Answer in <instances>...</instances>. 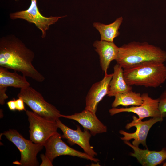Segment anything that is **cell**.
Wrapping results in <instances>:
<instances>
[{"mask_svg": "<svg viewBox=\"0 0 166 166\" xmlns=\"http://www.w3.org/2000/svg\"><path fill=\"white\" fill-rule=\"evenodd\" d=\"M33 51L27 48L19 39L12 34L0 39V66L22 73L38 82L45 77L34 66Z\"/></svg>", "mask_w": 166, "mask_h": 166, "instance_id": "6da1fadb", "label": "cell"}, {"mask_svg": "<svg viewBox=\"0 0 166 166\" xmlns=\"http://www.w3.org/2000/svg\"><path fill=\"white\" fill-rule=\"evenodd\" d=\"M116 61L123 69L148 61L164 63L166 61V52L146 42H133L119 48Z\"/></svg>", "mask_w": 166, "mask_h": 166, "instance_id": "7a4b0ae2", "label": "cell"}, {"mask_svg": "<svg viewBox=\"0 0 166 166\" xmlns=\"http://www.w3.org/2000/svg\"><path fill=\"white\" fill-rule=\"evenodd\" d=\"M127 83L132 86L157 87L166 81V66L155 61L144 62L123 69Z\"/></svg>", "mask_w": 166, "mask_h": 166, "instance_id": "3957f363", "label": "cell"}, {"mask_svg": "<svg viewBox=\"0 0 166 166\" xmlns=\"http://www.w3.org/2000/svg\"><path fill=\"white\" fill-rule=\"evenodd\" d=\"M4 135L13 143L19 150L21 154L20 161L13 163L21 166H37L39 165L37 156L44 146L35 143L30 140L24 138L16 130L10 129L1 134Z\"/></svg>", "mask_w": 166, "mask_h": 166, "instance_id": "277c9868", "label": "cell"}, {"mask_svg": "<svg viewBox=\"0 0 166 166\" xmlns=\"http://www.w3.org/2000/svg\"><path fill=\"white\" fill-rule=\"evenodd\" d=\"M17 97L22 98L32 111L49 120L56 121L61 117L60 111L47 102L42 95L30 86L21 88Z\"/></svg>", "mask_w": 166, "mask_h": 166, "instance_id": "5b68a950", "label": "cell"}, {"mask_svg": "<svg viewBox=\"0 0 166 166\" xmlns=\"http://www.w3.org/2000/svg\"><path fill=\"white\" fill-rule=\"evenodd\" d=\"M26 113L30 124V140L44 146L50 137L57 132L56 121L45 118L32 111L27 110Z\"/></svg>", "mask_w": 166, "mask_h": 166, "instance_id": "8992f818", "label": "cell"}, {"mask_svg": "<svg viewBox=\"0 0 166 166\" xmlns=\"http://www.w3.org/2000/svg\"><path fill=\"white\" fill-rule=\"evenodd\" d=\"M29 7L26 10L11 13L10 17L11 19H18L25 20L30 23L34 24L41 31L42 37L46 36V31L50 25L54 24L59 19L66 16H50L45 17L40 13L37 5V0H31Z\"/></svg>", "mask_w": 166, "mask_h": 166, "instance_id": "52a82bcc", "label": "cell"}, {"mask_svg": "<svg viewBox=\"0 0 166 166\" xmlns=\"http://www.w3.org/2000/svg\"><path fill=\"white\" fill-rule=\"evenodd\" d=\"M61 135L57 132L50 137L44 144L45 149V155L53 163L57 156L69 155L84 158L97 162L99 160L89 156L85 153L76 150L69 146L61 139Z\"/></svg>", "mask_w": 166, "mask_h": 166, "instance_id": "ba28073f", "label": "cell"}, {"mask_svg": "<svg viewBox=\"0 0 166 166\" xmlns=\"http://www.w3.org/2000/svg\"><path fill=\"white\" fill-rule=\"evenodd\" d=\"M143 102L139 106L126 108H112L109 110L111 116L122 112H131L138 116V119L142 120L148 117H160L166 116V113H162L159 108V98L154 99L149 96L147 93L141 94Z\"/></svg>", "mask_w": 166, "mask_h": 166, "instance_id": "9c48e42d", "label": "cell"}, {"mask_svg": "<svg viewBox=\"0 0 166 166\" xmlns=\"http://www.w3.org/2000/svg\"><path fill=\"white\" fill-rule=\"evenodd\" d=\"M132 118L133 120L131 122L127 124L125 128L129 129L132 127H135L136 128L135 132L133 133H129L123 130H120L119 132L120 134L123 136L120 138L124 141H128L133 139L132 145L139 147V144H141L147 148L146 139L150 129L154 124L158 122L162 121L163 118L154 117L144 121L138 120V118L135 116L132 117Z\"/></svg>", "mask_w": 166, "mask_h": 166, "instance_id": "30bf717a", "label": "cell"}, {"mask_svg": "<svg viewBox=\"0 0 166 166\" xmlns=\"http://www.w3.org/2000/svg\"><path fill=\"white\" fill-rule=\"evenodd\" d=\"M56 122L58 128L63 132L62 138L67 139V142L71 145L77 144L89 156L94 157L97 155L90 145L89 140L92 135L89 130L84 129L82 131L78 125L77 126L76 130L72 129L63 124L59 119Z\"/></svg>", "mask_w": 166, "mask_h": 166, "instance_id": "8fae6325", "label": "cell"}, {"mask_svg": "<svg viewBox=\"0 0 166 166\" xmlns=\"http://www.w3.org/2000/svg\"><path fill=\"white\" fill-rule=\"evenodd\" d=\"M113 73H105L102 79L93 84L90 89L85 98V109L96 113L99 103L109 91V85Z\"/></svg>", "mask_w": 166, "mask_h": 166, "instance_id": "7c38bea8", "label": "cell"}, {"mask_svg": "<svg viewBox=\"0 0 166 166\" xmlns=\"http://www.w3.org/2000/svg\"><path fill=\"white\" fill-rule=\"evenodd\" d=\"M61 117L77 121L93 136L107 131V127L99 120L96 113L88 109H85L80 113L70 115L61 114Z\"/></svg>", "mask_w": 166, "mask_h": 166, "instance_id": "4fadbf2b", "label": "cell"}, {"mask_svg": "<svg viewBox=\"0 0 166 166\" xmlns=\"http://www.w3.org/2000/svg\"><path fill=\"white\" fill-rule=\"evenodd\" d=\"M127 145L131 147L133 152L130 155L136 158L139 162L144 166H155L161 164L166 159V149L163 148L160 151H150L148 148L142 149L135 146L128 141H124Z\"/></svg>", "mask_w": 166, "mask_h": 166, "instance_id": "5bb4252c", "label": "cell"}, {"mask_svg": "<svg viewBox=\"0 0 166 166\" xmlns=\"http://www.w3.org/2000/svg\"><path fill=\"white\" fill-rule=\"evenodd\" d=\"M95 50L99 56L101 69L105 73H107L111 62L117 59L119 51L118 47L113 42L96 41L93 44Z\"/></svg>", "mask_w": 166, "mask_h": 166, "instance_id": "9a60e30c", "label": "cell"}, {"mask_svg": "<svg viewBox=\"0 0 166 166\" xmlns=\"http://www.w3.org/2000/svg\"><path fill=\"white\" fill-rule=\"evenodd\" d=\"M16 72H11L7 68L0 66V89H7L8 87L21 89L30 86L26 77Z\"/></svg>", "mask_w": 166, "mask_h": 166, "instance_id": "2e32d148", "label": "cell"}, {"mask_svg": "<svg viewBox=\"0 0 166 166\" xmlns=\"http://www.w3.org/2000/svg\"><path fill=\"white\" fill-rule=\"evenodd\" d=\"M114 72L109 85L107 96H115L117 93H123L132 90V87L128 84L124 78L123 69L117 64L113 67Z\"/></svg>", "mask_w": 166, "mask_h": 166, "instance_id": "e0dca14e", "label": "cell"}, {"mask_svg": "<svg viewBox=\"0 0 166 166\" xmlns=\"http://www.w3.org/2000/svg\"><path fill=\"white\" fill-rule=\"evenodd\" d=\"M123 19L122 17H120L112 23L108 24L98 22L94 23L93 27L98 31L100 34L101 40L113 42L114 39L120 34L119 29Z\"/></svg>", "mask_w": 166, "mask_h": 166, "instance_id": "ac0fdd59", "label": "cell"}, {"mask_svg": "<svg viewBox=\"0 0 166 166\" xmlns=\"http://www.w3.org/2000/svg\"><path fill=\"white\" fill-rule=\"evenodd\" d=\"M114 97L111 105L112 108H117L120 105L125 106H139L143 102L140 93L133 92L132 90L124 93H117Z\"/></svg>", "mask_w": 166, "mask_h": 166, "instance_id": "d6986e66", "label": "cell"}, {"mask_svg": "<svg viewBox=\"0 0 166 166\" xmlns=\"http://www.w3.org/2000/svg\"><path fill=\"white\" fill-rule=\"evenodd\" d=\"M159 108L163 113H166V90L161 94L159 98Z\"/></svg>", "mask_w": 166, "mask_h": 166, "instance_id": "ffe728a7", "label": "cell"}, {"mask_svg": "<svg viewBox=\"0 0 166 166\" xmlns=\"http://www.w3.org/2000/svg\"><path fill=\"white\" fill-rule=\"evenodd\" d=\"M15 102L16 110L19 111L26 110L25 107V103L22 98L18 97V99H15Z\"/></svg>", "mask_w": 166, "mask_h": 166, "instance_id": "44dd1931", "label": "cell"}, {"mask_svg": "<svg viewBox=\"0 0 166 166\" xmlns=\"http://www.w3.org/2000/svg\"><path fill=\"white\" fill-rule=\"evenodd\" d=\"M40 157L42 162L40 166H53L52 163L47 158L45 155L41 154Z\"/></svg>", "mask_w": 166, "mask_h": 166, "instance_id": "7402d4cb", "label": "cell"}, {"mask_svg": "<svg viewBox=\"0 0 166 166\" xmlns=\"http://www.w3.org/2000/svg\"><path fill=\"white\" fill-rule=\"evenodd\" d=\"M7 104L9 109L12 111H15L16 110L15 99L13 98V100H11L8 101Z\"/></svg>", "mask_w": 166, "mask_h": 166, "instance_id": "603a6c76", "label": "cell"}, {"mask_svg": "<svg viewBox=\"0 0 166 166\" xmlns=\"http://www.w3.org/2000/svg\"><path fill=\"white\" fill-rule=\"evenodd\" d=\"M163 165H164V166H166V162L164 163Z\"/></svg>", "mask_w": 166, "mask_h": 166, "instance_id": "cb8c5ba5", "label": "cell"}]
</instances>
